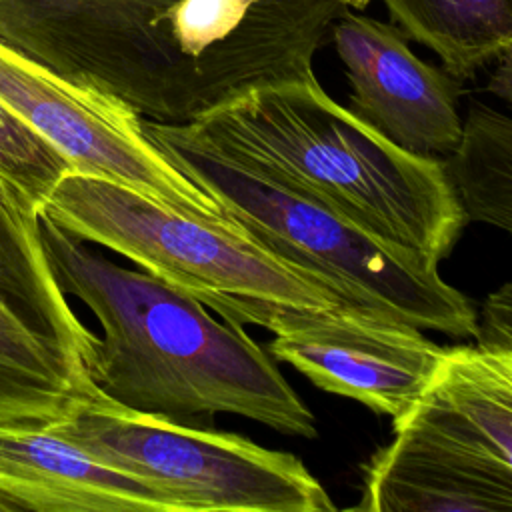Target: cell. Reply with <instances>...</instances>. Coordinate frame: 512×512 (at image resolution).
Returning <instances> with one entry per match:
<instances>
[{"instance_id": "obj_7", "label": "cell", "mask_w": 512, "mask_h": 512, "mask_svg": "<svg viewBox=\"0 0 512 512\" xmlns=\"http://www.w3.org/2000/svg\"><path fill=\"white\" fill-rule=\"evenodd\" d=\"M40 206L0 172V430L50 428L98 388L96 334L68 302Z\"/></svg>"}, {"instance_id": "obj_9", "label": "cell", "mask_w": 512, "mask_h": 512, "mask_svg": "<svg viewBox=\"0 0 512 512\" xmlns=\"http://www.w3.org/2000/svg\"><path fill=\"white\" fill-rule=\"evenodd\" d=\"M268 352L316 388L396 420L428 390L446 346L432 342L414 324L368 308L340 306L276 332Z\"/></svg>"}, {"instance_id": "obj_11", "label": "cell", "mask_w": 512, "mask_h": 512, "mask_svg": "<svg viewBox=\"0 0 512 512\" xmlns=\"http://www.w3.org/2000/svg\"><path fill=\"white\" fill-rule=\"evenodd\" d=\"M394 432L454 446L512 476V356L446 346L432 384Z\"/></svg>"}, {"instance_id": "obj_10", "label": "cell", "mask_w": 512, "mask_h": 512, "mask_svg": "<svg viewBox=\"0 0 512 512\" xmlns=\"http://www.w3.org/2000/svg\"><path fill=\"white\" fill-rule=\"evenodd\" d=\"M330 36L350 82L352 114L412 154L450 158L458 150L460 80L418 58L398 26L358 10L340 16Z\"/></svg>"}, {"instance_id": "obj_14", "label": "cell", "mask_w": 512, "mask_h": 512, "mask_svg": "<svg viewBox=\"0 0 512 512\" xmlns=\"http://www.w3.org/2000/svg\"><path fill=\"white\" fill-rule=\"evenodd\" d=\"M404 36L468 80L512 46V0H382Z\"/></svg>"}, {"instance_id": "obj_4", "label": "cell", "mask_w": 512, "mask_h": 512, "mask_svg": "<svg viewBox=\"0 0 512 512\" xmlns=\"http://www.w3.org/2000/svg\"><path fill=\"white\" fill-rule=\"evenodd\" d=\"M40 216L244 328L276 334L310 314L350 306L328 282L278 258L236 224L182 214L112 180L70 172Z\"/></svg>"}, {"instance_id": "obj_19", "label": "cell", "mask_w": 512, "mask_h": 512, "mask_svg": "<svg viewBox=\"0 0 512 512\" xmlns=\"http://www.w3.org/2000/svg\"><path fill=\"white\" fill-rule=\"evenodd\" d=\"M22 510L12 498H8L4 492H0V512H18Z\"/></svg>"}, {"instance_id": "obj_6", "label": "cell", "mask_w": 512, "mask_h": 512, "mask_svg": "<svg viewBox=\"0 0 512 512\" xmlns=\"http://www.w3.org/2000/svg\"><path fill=\"white\" fill-rule=\"evenodd\" d=\"M180 0H0V44L122 100L146 120L198 118L174 40Z\"/></svg>"}, {"instance_id": "obj_12", "label": "cell", "mask_w": 512, "mask_h": 512, "mask_svg": "<svg viewBox=\"0 0 512 512\" xmlns=\"http://www.w3.org/2000/svg\"><path fill=\"white\" fill-rule=\"evenodd\" d=\"M0 492L34 512H170L156 490L48 428L0 430Z\"/></svg>"}, {"instance_id": "obj_17", "label": "cell", "mask_w": 512, "mask_h": 512, "mask_svg": "<svg viewBox=\"0 0 512 512\" xmlns=\"http://www.w3.org/2000/svg\"><path fill=\"white\" fill-rule=\"evenodd\" d=\"M474 340L480 348L512 356V280L500 284L480 304Z\"/></svg>"}, {"instance_id": "obj_18", "label": "cell", "mask_w": 512, "mask_h": 512, "mask_svg": "<svg viewBox=\"0 0 512 512\" xmlns=\"http://www.w3.org/2000/svg\"><path fill=\"white\" fill-rule=\"evenodd\" d=\"M486 90L512 108V46L502 50L494 60V68L488 76Z\"/></svg>"}, {"instance_id": "obj_3", "label": "cell", "mask_w": 512, "mask_h": 512, "mask_svg": "<svg viewBox=\"0 0 512 512\" xmlns=\"http://www.w3.org/2000/svg\"><path fill=\"white\" fill-rule=\"evenodd\" d=\"M142 120L152 144L208 192L230 222L278 258L328 282L346 304L474 338L478 308L442 278L440 262L382 242L338 212L218 154L182 124Z\"/></svg>"}, {"instance_id": "obj_5", "label": "cell", "mask_w": 512, "mask_h": 512, "mask_svg": "<svg viewBox=\"0 0 512 512\" xmlns=\"http://www.w3.org/2000/svg\"><path fill=\"white\" fill-rule=\"evenodd\" d=\"M48 430L156 490L170 512H328V490L290 452L128 408L100 390Z\"/></svg>"}, {"instance_id": "obj_13", "label": "cell", "mask_w": 512, "mask_h": 512, "mask_svg": "<svg viewBox=\"0 0 512 512\" xmlns=\"http://www.w3.org/2000/svg\"><path fill=\"white\" fill-rule=\"evenodd\" d=\"M370 512L512 510V476L492 464L428 438L394 432L370 458L364 496Z\"/></svg>"}, {"instance_id": "obj_16", "label": "cell", "mask_w": 512, "mask_h": 512, "mask_svg": "<svg viewBox=\"0 0 512 512\" xmlns=\"http://www.w3.org/2000/svg\"><path fill=\"white\" fill-rule=\"evenodd\" d=\"M0 172L42 208L70 162L6 102L0 100Z\"/></svg>"}, {"instance_id": "obj_1", "label": "cell", "mask_w": 512, "mask_h": 512, "mask_svg": "<svg viewBox=\"0 0 512 512\" xmlns=\"http://www.w3.org/2000/svg\"><path fill=\"white\" fill-rule=\"evenodd\" d=\"M42 236L62 290L100 324L88 372L104 396L184 422L224 412L286 436H316L312 410L244 326L216 320L190 294L44 218Z\"/></svg>"}, {"instance_id": "obj_2", "label": "cell", "mask_w": 512, "mask_h": 512, "mask_svg": "<svg viewBox=\"0 0 512 512\" xmlns=\"http://www.w3.org/2000/svg\"><path fill=\"white\" fill-rule=\"evenodd\" d=\"M180 124L218 154L436 262L468 222L448 160L396 146L316 78L248 92Z\"/></svg>"}, {"instance_id": "obj_8", "label": "cell", "mask_w": 512, "mask_h": 512, "mask_svg": "<svg viewBox=\"0 0 512 512\" xmlns=\"http://www.w3.org/2000/svg\"><path fill=\"white\" fill-rule=\"evenodd\" d=\"M0 100L74 172L128 186L188 216L230 222L220 204L152 144L142 116L122 100L64 80L2 44Z\"/></svg>"}, {"instance_id": "obj_15", "label": "cell", "mask_w": 512, "mask_h": 512, "mask_svg": "<svg viewBox=\"0 0 512 512\" xmlns=\"http://www.w3.org/2000/svg\"><path fill=\"white\" fill-rule=\"evenodd\" d=\"M448 164L466 218L512 236V116L472 102Z\"/></svg>"}]
</instances>
